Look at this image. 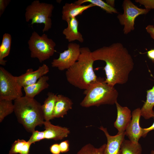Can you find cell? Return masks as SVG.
I'll list each match as a JSON object with an SVG mask.
<instances>
[{"label":"cell","mask_w":154,"mask_h":154,"mask_svg":"<svg viewBox=\"0 0 154 154\" xmlns=\"http://www.w3.org/2000/svg\"><path fill=\"white\" fill-rule=\"evenodd\" d=\"M95 61L102 60L106 63L104 70L106 78L105 81L114 87L116 84H125L133 70L134 62L127 49L119 42L104 46L92 52Z\"/></svg>","instance_id":"obj_1"},{"label":"cell","mask_w":154,"mask_h":154,"mask_svg":"<svg viewBox=\"0 0 154 154\" xmlns=\"http://www.w3.org/2000/svg\"><path fill=\"white\" fill-rule=\"evenodd\" d=\"M94 61L90 49L86 47L81 48L78 60L66 72L67 81L79 89H87L98 78L94 70Z\"/></svg>","instance_id":"obj_2"},{"label":"cell","mask_w":154,"mask_h":154,"mask_svg":"<svg viewBox=\"0 0 154 154\" xmlns=\"http://www.w3.org/2000/svg\"><path fill=\"white\" fill-rule=\"evenodd\" d=\"M14 112L17 121L28 132L43 125L44 121L42 105L34 98L25 96L14 100Z\"/></svg>","instance_id":"obj_3"},{"label":"cell","mask_w":154,"mask_h":154,"mask_svg":"<svg viewBox=\"0 0 154 154\" xmlns=\"http://www.w3.org/2000/svg\"><path fill=\"white\" fill-rule=\"evenodd\" d=\"M84 94L85 96L80 105L85 108L115 104L118 96V92L114 87L109 86L105 79L101 77H98L85 90Z\"/></svg>","instance_id":"obj_4"},{"label":"cell","mask_w":154,"mask_h":154,"mask_svg":"<svg viewBox=\"0 0 154 154\" xmlns=\"http://www.w3.org/2000/svg\"><path fill=\"white\" fill-rule=\"evenodd\" d=\"M54 9L52 4L35 0L25 9V20L28 22L31 20L32 26L35 23H43L44 27L42 30L43 33L47 31L52 27L51 17Z\"/></svg>","instance_id":"obj_5"},{"label":"cell","mask_w":154,"mask_h":154,"mask_svg":"<svg viewBox=\"0 0 154 154\" xmlns=\"http://www.w3.org/2000/svg\"><path fill=\"white\" fill-rule=\"evenodd\" d=\"M28 43L31 52V57L37 58L40 63L49 59L53 55L55 51V43L44 33L40 35L34 31Z\"/></svg>","instance_id":"obj_6"},{"label":"cell","mask_w":154,"mask_h":154,"mask_svg":"<svg viewBox=\"0 0 154 154\" xmlns=\"http://www.w3.org/2000/svg\"><path fill=\"white\" fill-rule=\"evenodd\" d=\"M22 88L16 76L0 67V99L12 101L22 97Z\"/></svg>","instance_id":"obj_7"},{"label":"cell","mask_w":154,"mask_h":154,"mask_svg":"<svg viewBox=\"0 0 154 154\" xmlns=\"http://www.w3.org/2000/svg\"><path fill=\"white\" fill-rule=\"evenodd\" d=\"M122 6L123 13L119 14L117 17L120 24L124 26V34L127 35L134 30L136 18L139 15L147 14L150 10L139 8L130 0H124Z\"/></svg>","instance_id":"obj_8"},{"label":"cell","mask_w":154,"mask_h":154,"mask_svg":"<svg viewBox=\"0 0 154 154\" xmlns=\"http://www.w3.org/2000/svg\"><path fill=\"white\" fill-rule=\"evenodd\" d=\"M80 48L79 44L70 42L68 49L60 53L58 58L53 60L51 66L61 71L68 69L78 60L80 54Z\"/></svg>","instance_id":"obj_9"},{"label":"cell","mask_w":154,"mask_h":154,"mask_svg":"<svg viewBox=\"0 0 154 154\" xmlns=\"http://www.w3.org/2000/svg\"><path fill=\"white\" fill-rule=\"evenodd\" d=\"M48 66L44 64L36 70L32 68L27 69L24 74L16 76L17 81L23 88L36 82L41 77L45 75L49 72Z\"/></svg>","instance_id":"obj_10"},{"label":"cell","mask_w":154,"mask_h":154,"mask_svg":"<svg viewBox=\"0 0 154 154\" xmlns=\"http://www.w3.org/2000/svg\"><path fill=\"white\" fill-rule=\"evenodd\" d=\"M132 119L124 132L125 135L132 142L138 144L141 137H142V128L139 124L141 116V108H137L131 113Z\"/></svg>","instance_id":"obj_11"},{"label":"cell","mask_w":154,"mask_h":154,"mask_svg":"<svg viewBox=\"0 0 154 154\" xmlns=\"http://www.w3.org/2000/svg\"><path fill=\"white\" fill-rule=\"evenodd\" d=\"M117 110V117L114 123V127L117 130V134L124 133L131 120V111L126 106H122L117 102L115 103Z\"/></svg>","instance_id":"obj_12"},{"label":"cell","mask_w":154,"mask_h":154,"mask_svg":"<svg viewBox=\"0 0 154 154\" xmlns=\"http://www.w3.org/2000/svg\"><path fill=\"white\" fill-rule=\"evenodd\" d=\"M99 128L104 132L107 138L104 154H120L121 146L125 139L124 133L112 136L109 134L106 128L101 126Z\"/></svg>","instance_id":"obj_13"},{"label":"cell","mask_w":154,"mask_h":154,"mask_svg":"<svg viewBox=\"0 0 154 154\" xmlns=\"http://www.w3.org/2000/svg\"><path fill=\"white\" fill-rule=\"evenodd\" d=\"M43 125L45 139L61 140L67 137L70 133L68 128L54 125L50 121H44Z\"/></svg>","instance_id":"obj_14"},{"label":"cell","mask_w":154,"mask_h":154,"mask_svg":"<svg viewBox=\"0 0 154 154\" xmlns=\"http://www.w3.org/2000/svg\"><path fill=\"white\" fill-rule=\"evenodd\" d=\"M94 6V5L91 3L87 5H80L75 3H66L62 8V19L66 21L71 18L76 17L82 15L85 10Z\"/></svg>","instance_id":"obj_15"},{"label":"cell","mask_w":154,"mask_h":154,"mask_svg":"<svg viewBox=\"0 0 154 154\" xmlns=\"http://www.w3.org/2000/svg\"><path fill=\"white\" fill-rule=\"evenodd\" d=\"M68 26L62 31L65 38L70 42L78 40L81 43L84 41L82 34L79 31V22L76 17L71 18L66 21Z\"/></svg>","instance_id":"obj_16"},{"label":"cell","mask_w":154,"mask_h":154,"mask_svg":"<svg viewBox=\"0 0 154 154\" xmlns=\"http://www.w3.org/2000/svg\"><path fill=\"white\" fill-rule=\"evenodd\" d=\"M73 103L68 97L62 94L57 95L53 114V119L63 117L72 108Z\"/></svg>","instance_id":"obj_17"},{"label":"cell","mask_w":154,"mask_h":154,"mask_svg":"<svg viewBox=\"0 0 154 154\" xmlns=\"http://www.w3.org/2000/svg\"><path fill=\"white\" fill-rule=\"evenodd\" d=\"M49 80L48 76L44 75L39 78L35 83L24 87L25 96L29 98H34L42 91L48 88L49 85L48 81Z\"/></svg>","instance_id":"obj_18"},{"label":"cell","mask_w":154,"mask_h":154,"mask_svg":"<svg viewBox=\"0 0 154 154\" xmlns=\"http://www.w3.org/2000/svg\"><path fill=\"white\" fill-rule=\"evenodd\" d=\"M146 100L141 109V116L147 119L154 117V85L147 91Z\"/></svg>","instance_id":"obj_19"},{"label":"cell","mask_w":154,"mask_h":154,"mask_svg":"<svg viewBox=\"0 0 154 154\" xmlns=\"http://www.w3.org/2000/svg\"><path fill=\"white\" fill-rule=\"evenodd\" d=\"M47 95V97L41 106L45 121L53 119V114L57 97V95L52 92H48Z\"/></svg>","instance_id":"obj_20"},{"label":"cell","mask_w":154,"mask_h":154,"mask_svg":"<svg viewBox=\"0 0 154 154\" xmlns=\"http://www.w3.org/2000/svg\"><path fill=\"white\" fill-rule=\"evenodd\" d=\"M11 37L10 34L5 33L3 35L2 40L0 46V64L5 66L7 60L4 58L9 54L11 42Z\"/></svg>","instance_id":"obj_21"},{"label":"cell","mask_w":154,"mask_h":154,"mask_svg":"<svg viewBox=\"0 0 154 154\" xmlns=\"http://www.w3.org/2000/svg\"><path fill=\"white\" fill-rule=\"evenodd\" d=\"M31 145L28 141L18 139L12 144L9 154H30V148Z\"/></svg>","instance_id":"obj_22"},{"label":"cell","mask_w":154,"mask_h":154,"mask_svg":"<svg viewBox=\"0 0 154 154\" xmlns=\"http://www.w3.org/2000/svg\"><path fill=\"white\" fill-rule=\"evenodd\" d=\"M142 148L139 143H134L124 139L120 147V154H142Z\"/></svg>","instance_id":"obj_23"},{"label":"cell","mask_w":154,"mask_h":154,"mask_svg":"<svg viewBox=\"0 0 154 154\" xmlns=\"http://www.w3.org/2000/svg\"><path fill=\"white\" fill-rule=\"evenodd\" d=\"M86 3L92 4L95 6H97L99 7L108 13H118L116 9L110 6L106 2L102 0H78L75 2L74 3L78 5H82V4Z\"/></svg>","instance_id":"obj_24"},{"label":"cell","mask_w":154,"mask_h":154,"mask_svg":"<svg viewBox=\"0 0 154 154\" xmlns=\"http://www.w3.org/2000/svg\"><path fill=\"white\" fill-rule=\"evenodd\" d=\"M14 106L12 101L0 99V122L4 118L14 112Z\"/></svg>","instance_id":"obj_25"},{"label":"cell","mask_w":154,"mask_h":154,"mask_svg":"<svg viewBox=\"0 0 154 154\" xmlns=\"http://www.w3.org/2000/svg\"><path fill=\"white\" fill-rule=\"evenodd\" d=\"M106 144H104L99 148L95 147L90 143L82 147L76 154H104Z\"/></svg>","instance_id":"obj_26"},{"label":"cell","mask_w":154,"mask_h":154,"mask_svg":"<svg viewBox=\"0 0 154 154\" xmlns=\"http://www.w3.org/2000/svg\"><path fill=\"white\" fill-rule=\"evenodd\" d=\"M32 133V134L28 141L31 144H35L37 142L45 139L44 131H39L35 130Z\"/></svg>","instance_id":"obj_27"},{"label":"cell","mask_w":154,"mask_h":154,"mask_svg":"<svg viewBox=\"0 0 154 154\" xmlns=\"http://www.w3.org/2000/svg\"><path fill=\"white\" fill-rule=\"evenodd\" d=\"M135 2L143 5L146 9H154V0H136Z\"/></svg>","instance_id":"obj_28"},{"label":"cell","mask_w":154,"mask_h":154,"mask_svg":"<svg viewBox=\"0 0 154 154\" xmlns=\"http://www.w3.org/2000/svg\"><path fill=\"white\" fill-rule=\"evenodd\" d=\"M59 145L61 153H66L70 150V144L68 140L61 142L59 144Z\"/></svg>","instance_id":"obj_29"},{"label":"cell","mask_w":154,"mask_h":154,"mask_svg":"<svg viewBox=\"0 0 154 154\" xmlns=\"http://www.w3.org/2000/svg\"><path fill=\"white\" fill-rule=\"evenodd\" d=\"M50 150L52 154H60L61 152L59 144H54L50 147Z\"/></svg>","instance_id":"obj_30"},{"label":"cell","mask_w":154,"mask_h":154,"mask_svg":"<svg viewBox=\"0 0 154 154\" xmlns=\"http://www.w3.org/2000/svg\"><path fill=\"white\" fill-rule=\"evenodd\" d=\"M10 1V0H0V17L2 15Z\"/></svg>","instance_id":"obj_31"},{"label":"cell","mask_w":154,"mask_h":154,"mask_svg":"<svg viewBox=\"0 0 154 154\" xmlns=\"http://www.w3.org/2000/svg\"><path fill=\"white\" fill-rule=\"evenodd\" d=\"M154 119V117H153ZM154 130V122L153 124L150 127L146 128H142V137H145L147 133L150 131Z\"/></svg>","instance_id":"obj_32"},{"label":"cell","mask_w":154,"mask_h":154,"mask_svg":"<svg viewBox=\"0 0 154 154\" xmlns=\"http://www.w3.org/2000/svg\"><path fill=\"white\" fill-rule=\"evenodd\" d=\"M147 32L150 35L151 37L154 40V26L153 25H149L145 28Z\"/></svg>","instance_id":"obj_33"},{"label":"cell","mask_w":154,"mask_h":154,"mask_svg":"<svg viewBox=\"0 0 154 154\" xmlns=\"http://www.w3.org/2000/svg\"><path fill=\"white\" fill-rule=\"evenodd\" d=\"M148 58L154 63V49H151L147 52Z\"/></svg>","instance_id":"obj_34"},{"label":"cell","mask_w":154,"mask_h":154,"mask_svg":"<svg viewBox=\"0 0 154 154\" xmlns=\"http://www.w3.org/2000/svg\"><path fill=\"white\" fill-rule=\"evenodd\" d=\"M106 3L112 7L114 8L115 6V1L114 0H106Z\"/></svg>","instance_id":"obj_35"},{"label":"cell","mask_w":154,"mask_h":154,"mask_svg":"<svg viewBox=\"0 0 154 154\" xmlns=\"http://www.w3.org/2000/svg\"><path fill=\"white\" fill-rule=\"evenodd\" d=\"M151 154H154V150H152L151 152Z\"/></svg>","instance_id":"obj_36"},{"label":"cell","mask_w":154,"mask_h":154,"mask_svg":"<svg viewBox=\"0 0 154 154\" xmlns=\"http://www.w3.org/2000/svg\"><path fill=\"white\" fill-rule=\"evenodd\" d=\"M153 20H154V19H153Z\"/></svg>","instance_id":"obj_37"}]
</instances>
